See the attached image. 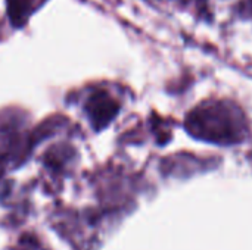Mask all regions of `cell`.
<instances>
[{
	"label": "cell",
	"mask_w": 252,
	"mask_h": 250,
	"mask_svg": "<svg viewBox=\"0 0 252 250\" xmlns=\"http://www.w3.org/2000/svg\"><path fill=\"white\" fill-rule=\"evenodd\" d=\"M86 112L89 113L93 125L99 130L103 128L118 112V103L105 90H96L86 103Z\"/></svg>",
	"instance_id": "obj_2"
},
{
	"label": "cell",
	"mask_w": 252,
	"mask_h": 250,
	"mask_svg": "<svg viewBox=\"0 0 252 250\" xmlns=\"http://www.w3.org/2000/svg\"><path fill=\"white\" fill-rule=\"evenodd\" d=\"M46 0H7V15L15 27H22Z\"/></svg>",
	"instance_id": "obj_3"
},
{
	"label": "cell",
	"mask_w": 252,
	"mask_h": 250,
	"mask_svg": "<svg viewBox=\"0 0 252 250\" xmlns=\"http://www.w3.org/2000/svg\"><path fill=\"white\" fill-rule=\"evenodd\" d=\"M186 128L190 136L214 144H236L248 131L244 112L226 100H210L196 106L186 118Z\"/></svg>",
	"instance_id": "obj_1"
}]
</instances>
